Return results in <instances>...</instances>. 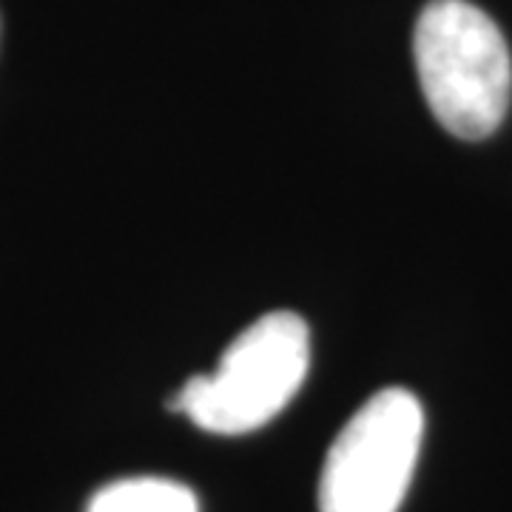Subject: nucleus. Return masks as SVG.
Segmentation results:
<instances>
[{
    "instance_id": "nucleus-1",
    "label": "nucleus",
    "mask_w": 512,
    "mask_h": 512,
    "mask_svg": "<svg viewBox=\"0 0 512 512\" xmlns=\"http://www.w3.org/2000/svg\"><path fill=\"white\" fill-rule=\"evenodd\" d=\"M424 100L444 131L484 140L501 126L512 97L510 46L495 20L467 0H430L413 32Z\"/></svg>"
},
{
    "instance_id": "nucleus-2",
    "label": "nucleus",
    "mask_w": 512,
    "mask_h": 512,
    "mask_svg": "<svg viewBox=\"0 0 512 512\" xmlns=\"http://www.w3.org/2000/svg\"><path fill=\"white\" fill-rule=\"evenodd\" d=\"M311 333L291 311L265 313L225 348L214 373L191 376L168 410L205 433L242 436L276 419L308 376Z\"/></svg>"
},
{
    "instance_id": "nucleus-3",
    "label": "nucleus",
    "mask_w": 512,
    "mask_h": 512,
    "mask_svg": "<svg viewBox=\"0 0 512 512\" xmlns=\"http://www.w3.org/2000/svg\"><path fill=\"white\" fill-rule=\"evenodd\" d=\"M424 410L404 387L370 396L330 444L319 512H399L416 473Z\"/></svg>"
},
{
    "instance_id": "nucleus-4",
    "label": "nucleus",
    "mask_w": 512,
    "mask_h": 512,
    "mask_svg": "<svg viewBox=\"0 0 512 512\" xmlns=\"http://www.w3.org/2000/svg\"><path fill=\"white\" fill-rule=\"evenodd\" d=\"M86 512H200V501L180 481L143 476L97 490Z\"/></svg>"
}]
</instances>
